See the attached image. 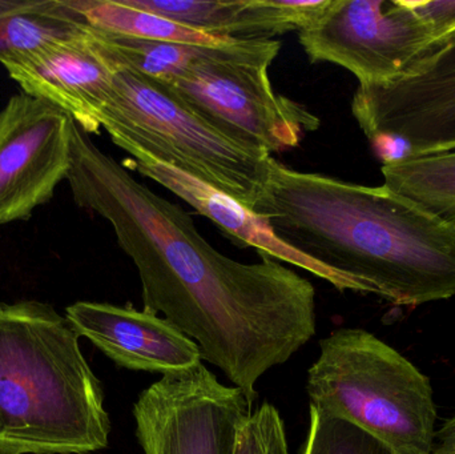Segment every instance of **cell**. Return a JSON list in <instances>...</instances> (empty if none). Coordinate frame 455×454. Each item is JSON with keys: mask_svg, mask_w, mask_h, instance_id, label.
Returning <instances> with one entry per match:
<instances>
[{"mask_svg": "<svg viewBox=\"0 0 455 454\" xmlns=\"http://www.w3.org/2000/svg\"><path fill=\"white\" fill-rule=\"evenodd\" d=\"M75 203L106 219L138 269L144 311L163 315L199 346L249 402L256 384L315 335V290L275 259L233 260L191 216L136 180L72 124L67 173Z\"/></svg>", "mask_w": 455, "mask_h": 454, "instance_id": "1", "label": "cell"}, {"mask_svg": "<svg viewBox=\"0 0 455 454\" xmlns=\"http://www.w3.org/2000/svg\"><path fill=\"white\" fill-rule=\"evenodd\" d=\"M251 211L347 291L400 307L455 296L454 229L385 186L291 170L272 157Z\"/></svg>", "mask_w": 455, "mask_h": 454, "instance_id": "2", "label": "cell"}, {"mask_svg": "<svg viewBox=\"0 0 455 454\" xmlns=\"http://www.w3.org/2000/svg\"><path fill=\"white\" fill-rule=\"evenodd\" d=\"M100 381L67 317L0 304V454H88L108 445Z\"/></svg>", "mask_w": 455, "mask_h": 454, "instance_id": "3", "label": "cell"}, {"mask_svg": "<svg viewBox=\"0 0 455 454\" xmlns=\"http://www.w3.org/2000/svg\"><path fill=\"white\" fill-rule=\"evenodd\" d=\"M309 407L342 418L395 454H432L435 410L429 378L395 348L358 328L320 341L307 372Z\"/></svg>", "mask_w": 455, "mask_h": 454, "instance_id": "4", "label": "cell"}, {"mask_svg": "<svg viewBox=\"0 0 455 454\" xmlns=\"http://www.w3.org/2000/svg\"><path fill=\"white\" fill-rule=\"evenodd\" d=\"M112 71L99 124L117 147L139 149L253 210L269 175V152L229 138L168 85L130 69Z\"/></svg>", "mask_w": 455, "mask_h": 454, "instance_id": "5", "label": "cell"}, {"mask_svg": "<svg viewBox=\"0 0 455 454\" xmlns=\"http://www.w3.org/2000/svg\"><path fill=\"white\" fill-rule=\"evenodd\" d=\"M280 51L278 40L235 39L165 85L240 143L270 155L296 148L321 123L307 107L273 90L269 68Z\"/></svg>", "mask_w": 455, "mask_h": 454, "instance_id": "6", "label": "cell"}, {"mask_svg": "<svg viewBox=\"0 0 455 454\" xmlns=\"http://www.w3.org/2000/svg\"><path fill=\"white\" fill-rule=\"evenodd\" d=\"M352 112L377 148L397 149L395 159L398 148L401 157L455 149V29L397 79L358 85Z\"/></svg>", "mask_w": 455, "mask_h": 454, "instance_id": "7", "label": "cell"}, {"mask_svg": "<svg viewBox=\"0 0 455 454\" xmlns=\"http://www.w3.org/2000/svg\"><path fill=\"white\" fill-rule=\"evenodd\" d=\"M299 40L312 63L336 64L371 85L405 74L437 36L406 0H331Z\"/></svg>", "mask_w": 455, "mask_h": 454, "instance_id": "8", "label": "cell"}, {"mask_svg": "<svg viewBox=\"0 0 455 454\" xmlns=\"http://www.w3.org/2000/svg\"><path fill=\"white\" fill-rule=\"evenodd\" d=\"M251 405L200 362L141 392L133 405L136 437L144 454H233Z\"/></svg>", "mask_w": 455, "mask_h": 454, "instance_id": "9", "label": "cell"}, {"mask_svg": "<svg viewBox=\"0 0 455 454\" xmlns=\"http://www.w3.org/2000/svg\"><path fill=\"white\" fill-rule=\"evenodd\" d=\"M74 119L21 92L0 109V226L28 220L71 165Z\"/></svg>", "mask_w": 455, "mask_h": 454, "instance_id": "10", "label": "cell"}, {"mask_svg": "<svg viewBox=\"0 0 455 454\" xmlns=\"http://www.w3.org/2000/svg\"><path fill=\"white\" fill-rule=\"evenodd\" d=\"M3 67L24 93L63 109L90 135L100 132L99 114L108 100L114 71L87 24Z\"/></svg>", "mask_w": 455, "mask_h": 454, "instance_id": "11", "label": "cell"}, {"mask_svg": "<svg viewBox=\"0 0 455 454\" xmlns=\"http://www.w3.org/2000/svg\"><path fill=\"white\" fill-rule=\"evenodd\" d=\"M66 317L77 335L125 370L164 376L202 362V351L194 340L144 309L77 301L66 309Z\"/></svg>", "mask_w": 455, "mask_h": 454, "instance_id": "12", "label": "cell"}, {"mask_svg": "<svg viewBox=\"0 0 455 454\" xmlns=\"http://www.w3.org/2000/svg\"><path fill=\"white\" fill-rule=\"evenodd\" d=\"M125 152L133 157V165L141 175L156 181L195 208L200 215L210 219L233 242L256 248L259 256L299 267L331 283L337 290L347 291L339 275L278 239L267 219L257 215L237 200L175 167L147 156L139 149L130 148Z\"/></svg>", "mask_w": 455, "mask_h": 454, "instance_id": "13", "label": "cell"}, {"mask_svg": "<svg viewBox=\"0 0 455 454\" xmlns=\"http://www.w3.org/2000/svg\"><path fill=\"white\" fill-rule=\"evenodd\" d=\"M196 31L227 39H272L304 28L309 11L297 0H124Z\"/></svg>", "mask_w": 455, "mask_h": 454, "instance_id": "14", "label": "cell"}, {"mask_svg": "<svg viewBox=\"0 0 455 454\" xmlns=\"http://www.w3.org/2000/svg\"><path fill=\"white\" fill-rule=\"evenodd\" d=\"M387 189L455 231V149L384 163Z\"/></svg>", "mask_w": 455, "mask_h": 454, "instance_id": "15", "label": "cell"}, {"mask_svg": "<svg viewBox=\"0 0 455 454\" xmlns=\"http://www.w3.org/2000/svg\"><path fill=\"white\" fill-rule=\"evenodd\" d=\"M83 24L67 0H0V63L5 66Z\"/></svg>", "mask_w": 455, "mask_h": 454, "instance_id": "16", "label": "cell"}, {"mask_svg": "<svg viewBox=\"0 0 455 454\" xmlns=\"http://www.w3.org/2000/svg\"><path fill=\"white\" fill-rule=\"evenodd\" d=\"M90 29L91 37L112 69L124 68L171 84L186 75L213 48L181 43L160 42Z\"/></svg>", "mask_w": 455, "mask_h": 454, "instance_id": "17", "label": "cell"}, {"mask_svg": "<svg viewBox=\"0 0 455 454\" xmlns=\"http://www.w3.org/2000/svg\"><path fill=\"white\" fill-rule=\"evenodd\" d=\"M69 7L96 31L143 37L160 42L224 47L235 39L216 37L148 11L131 7L124 0H67Z\"/></svg>", "mask_w": 455, "mask_h": 454, "instance_id": "18", "label": "cell"}, {"mask_svg": "<svg viewBox=\"0 0 455 454\" xmlns=\"http://www.w3.org/2000/svg\"><path fill=\"white\" fill-rule=\"evenodd\" d=\"M301 454H395L353 424L309 407V429Z\"/></svg>", "mask_w": 455, "mask_h": 454, "instance_id": "19", "label": "cell"}, {"mask_svg": "<svg viewBox=\"0 0 455 454\" xmlns=\"http://www.w3.org/2000/svg\"><path fill=\"white\" fill-rule=\"evenodd\" d=\"M233 454H289L285 424L275 405L264 402L238 429Z\"/></svg>", "mask_w": 455, "mask_h": 454, "instance_id": "20", "label": "cell"}, {"mask_svg": "<svg viewBox=\"0 0 455 454\" xmlns=\"http://www.w3.org/2000/svg\"><path fill=\"white\" fill-rule=\"evenodd\" d=\"M406 4L435 32L437 40L455 29V0H406Z\"/></svg>", "mask_w": 455, "mask_h": 454, "instance_id": "21", "label": "cell"}, {"mask_svg": "<svg viewBox=\"0 0 455 454\" xmlns=\"http://www.w3.org/2000/svg\"><path fill=\"white\" fill-rule=\"evenodd\" d=\"M432 454H455V416L435 434Z\"/></svg>", "mask_w": 455, "mask_h": 454, "instance_id": "22", "label": "cell"}]
</instances>
